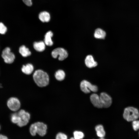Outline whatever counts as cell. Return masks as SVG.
Segmentation results:
<instances>
[{
	"instance_id": "6da1fadb",
	"label": "cell",
	"mask_w": 139,
	"mask_h": 139,
	"mask_svg": "<svg viewBox=\"0 0 139 139\" xmlns=\"http://www.w3.org/2000/svg\"><path fill=\"white\" fill-rule=\"evenodd\" d=\"M33 80L39 86L43 87L48 85L49 77L47 73L43 71L39 70L36 71L33 75Z\"/></svg>"
},
{
	"instance_id": "7a4b0ae2",
	"label": "cell",
	"mask_w": 139,
	"mask_h": 139,
	"mask_svg": "<svg viewBox=\"0 0 139 139\" xmlns=\"http://www.w3.org/2000/svg\"><path fill=\"white\" fill-rule=\"evenodd\" d=\"M47 126L44 123L38 122L31 124L30 132L31 135L35 136L36 133L41 136H44L46 133Z\"/></svg>"
},
{
	"instance_id": "3957f363",
	"label": "cell",
	"mask_w": 139,
	"mask_h": 139,
	"mask_svg": "<svg viewBox=\"0 0 139 139\" xmlns=\"http://www.w3.org/2000/svg\"><path fill=\"white\" fill-rule=\"evenodd\" d=\"M124 118L128 121H133L136 120L139 117L138 110L133 107H128L125 108L123 114Z\"/></svg>"
},
{
	"instance_id": "277c9868",
	"label": "cell",
	"mask_w": 139,
	"mask_h": 139,
	"mask_svg": "<svg viewBox=\"0 0 139 139\" xmlns=\"http://www.w3.org/2000/svg\"><path fill=\"white\" fill-rule=\"evenodd\" d=\"M80 87L81 90L86 93H89L91 91L96 92L98 90V87L97 86L92 84L86 80H84L81 82Z\"/></svg>"
},
{
	"instance_id": "5b68a950",
	"label": "cell",
	"mask_w": 139,
	"mask_h": 139,
	"mask_svg": "<svg viewBox=\"0 0 139 139\" xmlns=\"http://www.w3.org/2000/svg\"><path fill=\"white\" fill-rule=\"evenodd\" d=\"M21 118L20 121L17 124L20 127L26 125L28 123L30 118V114L24 110H21L17 112Z\"/></svg>"
},
{
	"instance_id": "8992f818",
	"label": "cell",
	"mask_w": 139,
	"mask_h": 139,
	"mask_svg": "<svg viewBox=\"0 0 139 139\" xmlns=\"http://www.w3.org/2000/svg\"><path fill=\"white\" fill-rule=\"evenodd\" d=\"M51 55L54 58H56L59 56L58 59L60 60H63L67 57L68 54L67 51L63 48H58L52 51Z\"/></svg>"
},
{
	"instance_id": "52a82bcc",
	"label": "cell",
	"mask_w": 139,
	"mask_h": 139,
	"mask_svg": "<svg viewBox=\"0 0 139 139\" xmlns=\"http://www.w3.org/2000/svg\"><path fill=\"white\" fill-rule=\"evenodd\" d=\"M2 56L4 62L8 64L12 63L15 58L14 54L11 52L10 48L8 47L6 48L3 50Z\"/></svg>"
},
{
	"instance_id": "ba28073f",
	"label": "cell",
	"mask_w": 139,
	"mask_h": 139,
	"mask_svg": "<svg viewBox=\"0 0 139 139\" xmlns=\"http://www.w3.org/2000/svg\"><path fill=\"white\" fill-rule=\"evenodd\" d=\"M7 105L11 110L16 111L20 108V103L18 98L15 97H11L8 100Z\"/></svg>"
},
{
	"instance_id": "9c48e42d",
	"label": "cell",
	"mask_w": 139,
	"mask_h": 139,
	"mask_svg": "<svg viewBox=\"0 0 139 139\" xmlns=\"http://www.w3.org/2000/svg\"><path fill=\"white\" fill-rule=\"evenodd\" d=\"M103 107L107 108L109 107L112 103L111 97L105 92L101 93L99 96Z\"/></svg>"
},
{
	"instance_id": "30bf717a",
	"label": "cell",
	"mask_w": 139,
	"mask_h": 139,
	"mask_svg": "<svg viewBox=\"0 0 139 139\" xmlns=\"http://www.w3.org/2000/svg\"><path fill=\"white\" fill-rule=\"evenodd\" d=\"M91 101L93 105L95 107L98 108H103L100 97L97 94H93L90 97Z\"/></svg>"
},
{
	"instance_id": "8fae6325",
	"label": "cell",
	"mask_w": 139,
	"mask_h": 139,
	"mask_svg": "<svg viewBox=\"0 0 139 139\" xmlns=\"http://www.w3.org/2000/svg\"><path fill=\"white\" fill-rule=\"evenodd\" d=\"M85 62L86 66L89 68L94 67L97 65V63L95 61L93 56L90 55L86 57Z\"/></svg>"
},
{
	"instance_id": "7c38bea8",
	"label": "cell",
	"mask_w": 139,
	"mask_h": 139,
	"mask_svg": "<svg viewBox=\"0 0 139 139\" xmlns=\"http://www.w3.org/2000/svg\"><path fill=\"white\" fill-rule=\"evenodd\" d=\"M38 18L40 20L43 22H47L50 21L51 16L49 13L46 11L41 12L38 15Z\"/></svg>"
},
{
	"instance_id": "4fadbf2b",
	"label": "cell",
	"mask_w": 139,
	"mask_h": 139,
	"mask_svg": "<svg viewBox=\"0 0 139 139\" xmlns=\"http://www.w3.org/2000/svg\"><path fill=\"white\" fill-rule=\"evenodd\" d=\"M53 36V33L51 31L47 32L45 36L44 42L47 46H51L53 44V42L51 38Z\"/></svg>"
},
{
	"instance_id": "5bb4252c",
	"label": "cell",
	"mask_w": 139,
	"mask_h": 139,
	"mask_svg": "<svg viewBox=\"0 0 139 139\" xmlns=\"http://www.w3.org/2000/svg\"><path fill=\"white\" fill-rule=\"evenodd\" d=\"M106 35V32L102 29L98 28L95 30L94 36L96 38L98 39H105Z\"/></svg>"
},
{
	"instance_id": "9a60e30c",
	"label": "cell",
	"mask_w": 139,
	"mask_h": 139,
	"mask_svg": "<svg viewBox=\"0 0 139 139\" xmlns=\"http://www.w3.org/2000/svg\"><path fill=\"white\" fill-rule=\"evenodd\" d=\"M45 42L42 41L35 42L33 44L34 48L37 51L42 52L45 49Z\"/></svg>"
},
{
	"instance_id": "2e32d148",
	"label": "cell",
	"mask_w": 139,
	"mask_h": 139,
	"mask_svg": "<svg viewBox=\"0 0 139 139\" xmlns=\"http://www.w3.org/2000/svg\"><path fill=\"white\" fill-rule=\"evenodd\" d=\"M33 67L32 64H28L25 65H23L21 70L24 73L29 75L33 72Z\"/></svg>"
},
{
	"instance_id": "e0dca14e",
	"label": "cell",
	"mask_w": 139,
	"mask_h": 139,
	"mask_svg": "<svg viewBox=\"0 0 139 139\" xmlns=\"http://www.w3.org/2000/svg\"><path fill=\"white\" fill-rule=\"evenodd\" d=\"M95 129L98 136L102 138L105 135V132L102 125H97L95 126Z\"/></svg>"
},
{
	"instance_id": "ac0fdd59",
	"label": "cell",
	"mask_w": 139,
	"mask_h": 139,
	"mask_svg": "<svg viewBox=\"0 0 139 139\" xmlns=\"http://www.w3.org/2000/svg\"><path fill=\"white\" fill-rule=\"evenodd\" d=\"M19 52L21 54L23 57H27L31 55V52L29 49L25 46H21L19 49Z\"/></svg>"
},
{
	"instance_id": "d6986e66",
	"label": "cell",
	"mask_w": 139,
	"mask_h": 139,
	"mask_svg": "<svg viewBox=\"0 0 139 139\" xmlns=\"http://www.w3.org/2000/svg\"><path fill=\"white\" fill-rule=\"evenodd\" d=\"M55 76L57 80L59 81H61L64 79L65 73L63 70H59L56 72Z\"/></svg>"
},
{
	"instance_id": "ffe728a7",
	"label": "cell",
	"mask_w": 139,
	"mask_h": 139,
	"mask_svg": "<svg viewBox=\"0 0 139 139\" xmlns=\"http://www.w3.org/2000/svg\"><path fill=\"white\" fill-rule=\"evenodd\" d=\"M11 120L12 123L17 124L20 121L21 118L17 112L15 113L12 114Z\"/></svg>"
},
{
	"instance_id": "44dd1931",
	"label": "cell",
	"mask_w": 139,
	"mask_h": 139,
	"mask_svg": "<svg viewBox=\"0 0 139 139\" xmlns=\"http://www.w3.org/2000/svg\"><path fill=\"white\" fill-rule=\"evenodd\" d=\"M74 138L76 139L83 138L84 137V134L83 132L79 131H75L73 133Z\"/></svg>"
},
{
	"instance_id": "7402d4cb",
	"label": "cell",
	"mask_w": 139,
	"mask_h": 139,
	"mask_svg": "<svg viewBox=\"0 0 139 139\" xmlns=\"http://www.w3.org/2000/svg\"><path fill=\"white\" fill-rule=\"evenodd\" d=\"M7 30L6 27L2 22H0V34H4Z\"/></svg>"
},
{
	"instance_id": "603a6c76",
	"label": "cell",
	"mask_w": 139,
	"mask_h": 139,
	"mask_svg": "<svg viewBox=\"0 0 139 139\" xmlns=\"http://www.w3.org/2000/svg\"><path fill=\"white\" fill-rule=\"evenodd\" d=\"M132 126L135 131H137L139 129V120H135L133 121Z\"/></svg>"
},
{
	"instance_id": "cb8c5ba5",
	"label": "cell",
	"mask_w": 139,
	"mask_h": 139,
	"mask_svg": "<svg viewBox=\"0 0 139 139\" xmlns=\"http://www.w3.org/2000/svg\"><path fill=\"white\" fill-rule=\"evenodd\" d=\"M56 138V139H66L67 136L64 133H59L57 134Z\"/></svg>"
},
{
	"instance_id": "d4e9b609",
	"label": "cell",
	"mask_w": 139,
	"mask_h": 139,
	"mask_svg": "<svg viewBox=\"0 0 139 139\" xmlns=\"http://www.w3.org/2000/svg\"><path fill=\"white\" fill-rule=\"evenodd\" d=\"M24 3L28 6H30L32 5V0H22Z\"/></svg>"
},
{
	"instance_id": "484cf974",
	"label": "cell",
	"mask_w": 139,
	"mask_h": 139,
	"mask_svg": "<svg viewBox=\"0 0 139 139\" xmlns=\"http://www.w3.org/2000/svg\"><path fill=\"white\" fill-rule=\"evenodd\" d=\"M7 138V137L6 136L2 134H0V139H6Z\"/></svg>"
},
{
	"instance_id": "4316f807",
	"label": "cell",
	"mask_w": 139,
	"mask_h": 139,
	"mask_svg": "<svg viewBox=\"0 0 139 139\" xmlns=\"http://www.w3.org/2000/svg\"><path fill=\"white\" fill-rule=\"evenodd\" d=\"M2 87V85L0 83V88H1Z\"/></svg>"
},
{
	"instance_id": "83f0119b",
	"label": "cell",
	"mask_w": 139,
	"mask_h": 139,
	"mask_svg": "<svg viewBox=\"0 0 139 139\" xmlns=\"http://www.w3.org/2000/svg\"><path fill=\"white\" fill-rule=\"evenodd\" d=\"M0 129H1V126H0Z\"/></svg>"
}]
</instances>
